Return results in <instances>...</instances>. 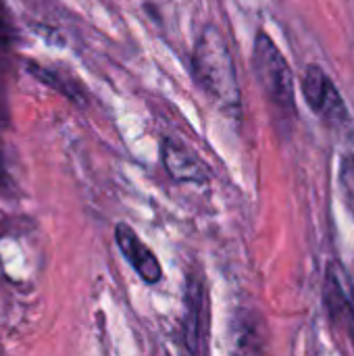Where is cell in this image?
<instances>
[{
	"label": "cell",
	"mask_w": 354,
	"mask_h": 356,
	"mask_svg": "<svg viewBox=\"0 0 354 356\" xmlns=\"http://www.w3.org/2000/svg\"><path fill=\"white\" fill-rule=\"evenodd\" d=\"M303 96L311 111L328 125H344L348 121L346 102L330 75L319 65H309L303 73Z\"/></svg>",
	"instance_id": "277c9868"
},
{
	"label": "cell",
	"mask_w": 354,
	"mask_h": 356,
	"mask_svg": "<svg viewBox=\"0 0 354 356\" xmlns=\"http://www.w3.org/2000/svg\"><path fill=\"white\" fill-rule=\"evenodd\" d=\"M115 240L119 250L123 252V257L127 259V263L134 267V271L146 282V284H156L163 277V269L161 263L156 259V254L140 240V236L127 225V223H119L115 229Z\"/></svg>",
	"instance_id": "8992f818"
},
{
	"label": "cell",
	"mask_w": 354,
	"mask_h": 356,
	"mask_svg": "<svg viewBox=\"0 0 354 356\" xmlns=\"http://www.w3.org/2000/svg\"><path fill=\"white\" fill-rule=\"evenodd\" d=\"M207 336V292L198 277H190L186 286V315H184V342L192 355L204 350Z\"/></svg>",
	"instance_id": "5b68a950"
},
{
	"label": "cell",
	"mask_w": 354,
	"mask_h": 356,
	"mask_svg": "<svg viewBox=\"0 0 354 356\" xmlns=\"http://www.w3.org/2000/svg\"><path fill=\"white\" fill-rule=\"evenodd\" d=\"M323 305L334 332L354 348V296L348 275L340 263H330L323 280Z\"/></svg>",
	"instance_id": "3957f363"
},
{
	"label": "cell",
	"mask_w": 354,
	"mask_h": 356,
	"mask_svg": "<svg viewBox=\"0 0 354 356\" xmlns=\"http://www.w3.org/2000/svg\"><path fill=\"white\" fill-rule=\"evenodd\" d=\"M163 165L167 173L182 184H204L207 181V167L202 161L179 140L167 138L163 142Z\"/></svg>",
	"instance_id": "52a82bcc"
},
{
	"label": "cell",
	"mask_w": 354,
	"mask_h": 356,
	"mask_svg": "<svg viewBox=\"0 0 354 356\" xmlns=\"http://www.w3.org/2000/svg\"><path fill=\"white\" fill-rule=\"evenodd\" d=\"M29 69H31V75H33V77L42 79L44 83H48V86H52V88H56L58 92H63V94H65L67 98H71L73 102L83 104V98H81V90H79V88H73L71 83H69V86H67V83H63V81L58 79V75H56V73L46 71V69H42V67H38V65H31Z\"/></svg>",
	"instance_id": "ba28073f"
},
{
	"label": "cell",
	"mask_w": 354,
	"mask_h": 356,
	"mask_svg": "<svg viewBox=\"0 0 354 356\" xmlns=\"http://www.w3.org/2000/svg\"><path fill=\"white\" fill-rule=\"evenodd\" d=\"M340 181H342V188H344V198H346L348 207L354 211V152H346L342 156Z\"/></svg>",
	"instance_id": "9c48e42d"
},
{
	"label": "cell",
	"mask_w": 354,
	"mask_h": 356,
	"mask_svg": "<svg viewBox=\"0 0 354 356\" xmlns=\"http://www.w3.org/2000/svg\"><path fill=\"white\" fill-rule=\"evenodd\" d=\"M192 73L202 92L223 111L238 113L242 106V92L238 83V71L225 35L207 25L192 52Z\"/></svg>",
	"instance_id": "6da1fadb"
},
{
	"label": "cell",
	"mask_w": 354,
	"mask_h": 356,
	"mask_svg": "<svg viewBox=\"0 0 354 356\" xmlns=\"http://www.w3.org/2000/svg\"><path fill=\"white\" fill-rule=\"evenodd\" d=\"M252 69L269 104L282 117H294L296 96H294L292 69L286 56L282 54V50L271 40V35H267L265 31L257 33L255 46H252Z\"/></svg>",
	"instance_id": "7a4b0ae2"
}]
</instances>
